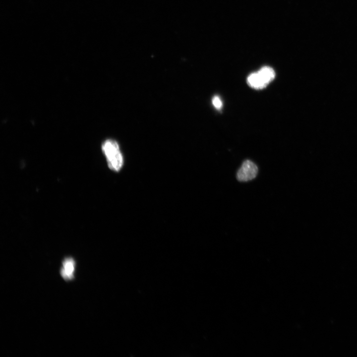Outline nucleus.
Wrapping results in <instances>:
<instances>
[{
	"mask_svg": "<svg viewBox=\"0 0 357 357\" xmlns=\"http://www.w3.org/2000/svg\"><path fill=\"white\" fill-rule=\"evenodd\" d=\"M256 165L249 160L244 161L237 173V178L239 181H247L254 179L257 175Z\"/></svg>",
	"mask_w": 357,
	"mask_h": 357,
	"instance_id": "nucleus-2",
	"label": "nucleus"
},
{
	"mask_svg": "<svg viewBox=\"0 0 357 357\" xmlns=\"http://www.w3.org/2000/svg\"><path fill=\"white\" fill-rule=\"evenodd\" d=\"M258 72L268 84L275 78V72L274 69L269 66H264Z\"/></svg>",
	"mask_w": 357,
	"mask_h": 357,
	"instance_id": "nucleus-5",
	"label": "nucleus"
},
{
	"mask_svg": "<svg viewBox=\"0 0 357 357\" xmlns=\"http://www.w3.org/2000/svg\"><path fill=\"white\" fill-rule=\"evenodd\" d=\"M102 148L108 167L113 171H119L122 166L123 157L118 144L114 140H107L103 144Z\"/></svg>",
	"mask_w": 357,
	"mask_h": 357,
	"instance_id": "nucleus-1",
	"label": "nucleus"
},
{
	"mask_svg": "<svg viewBox=\"0 0 357 357\" xmlns=\"http://www.w3.org/2000/svg\"><path fill=\"white\" fill-rule=\"evenodd\" d=\"M76 262L72 257H66L61 261L60 274L65 282H70L75 278Z\"/></svg>",
	"mask_w": 357,
	"mask_h": 357,
	"instance_id": "nucleus-3",
	"label": "nucleus"
},
{
	"mask_svg": "<svg viewBox=\"0 0 357 357\" xmlns=\"http://www.w3.org/2000/svg\"><path fill=\"white\" fill-rule=\"evenodd\" d=\"M212 104L215 108L218 110L220 109L222 107V102L218 96H215L213 97L212 99Z\"/></svg>",
	"mask_w": 357,
	"mask_h": 357,
	"instance_id": "nucleus-6",
	"label": "nucleus"
},
{
	"mask_svg": "<svg viewBox=\"0 0 357 357\" xmlns=\"http://www.w3.org/2000/svg\"><path fill=\"white\" fill-rule=\"evenodd\" d=\"M247 82L249 86L255 89H262L268 84L258 71L251 73L247 78Z\"/></svg>",
	"mask_w": 357,
	"mask_h": 357,
	"instance_id": "nucleus-4",
	"label": "nucleus"
}]
</instances>
